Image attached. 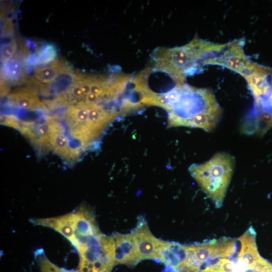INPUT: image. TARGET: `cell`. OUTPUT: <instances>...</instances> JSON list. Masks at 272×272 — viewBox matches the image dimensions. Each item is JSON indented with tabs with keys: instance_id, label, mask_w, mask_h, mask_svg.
I'll use <instances>...</instances> for the list:
<instances>
[{
	"instance_id": "1",
	"label": "cell",
	"mask_w": 272,
	"mask_h": 272,
	"mask_svg": "<svg viewBox=\"0 0 272 272\" xmlns=\"http://www.w3.org/2000/svg\"><path fill=\"white\" fill-rule=\"evenodd\" d=\"M157 105L169 112L170 126L191 127L199 115L222 109L212 90L197 88L183 84L162 96H157Z\"/></svg>"
},
{
	"instance_id": "2",
	"label": "cell",
	"mask_w": 272,
	"mask_h": 272,
	"mask_svg": "<svg viewBox=\"0 0 272 272\" xmlns=\"http://www.w3.org/2000/svg\"><path fill=\"white\" fill-rule=\"evenodd\" d=\"M226 43H216L197 35L187 44L165 52V70L177 85L185 84L186 77L201 70L206 58L221 51Z\"/></svg>"
},
{
	"instance_id": "3",
	"label": "cell",
	"mask_w": 272,
	"mask_h": 272,
	"mask_svg": "<svg viewBox=\"0 0 272 272\" xmlns=\"http://www.w3.org/2000/svg\"><path fill=\"white\" fill-rule=\"evenodd\" d=\"M234 158L226 152H219L200 164L189 168L192 177L213 201L221 208L224 200L235 167Z\"/></svg>"
},
{
	"instance_id": "4",
	"label": "cell",
	"mask_w": 272,
	"mask_h": 272,
	"mask_svg": "<svg viewBox=\"0 0 272 272\" xmlns=\"http://www.w3.org/2000/svg\"><path fill=\"white\" fill-rule=\"evenodd\" d=\"M244 45L243 38L227 43L221 51L204 59L202 66L219 65L241 75L252 61L244 52Z\"/></svg>"
},
{
	"instance_id": "5",
	"label": "cell",
	"mask_w": 272,
	"mask_h": 272,
	"mask_svg": "<svg viewBox=\"0 0 272 272\" xmlns=\"http://www.w3.org/2000/svg\"><path fill=\"white\" fill-rule=\"evenodd\" d=\"M245 80L254 99L272 91V69L253 61L240 75Z\"/></svg>"
},
{
	"instance_id": "6",
	"label": "cell",
	"mask_w": 272,
	"mask_h": 272,
	"mask_svg": "<svg viewBox=\"0 0 272 272\" xmlns=\"http://www.w3.org/2000/svg\"><path fill=\"white\" fill-rule=\"evenodd\" d=\"M187 257L188 245L159 239L155 259L165 264V272H179Z\"/></svg>"
},
{
	"instance_id": "7",
	"label": "cell",
	"mask_w": 272,
	"mask_h": 272,
	"mask_svg": "<svg viewBox=\"0 0 272 272\" xmlns=\"http://www.w3.org/2000/svg\"><path fill=\"white\" fill-rule=\"evenodd\" d=\"M130 234L140 260L155 259L159 239L152 234L144 217L138 218L137 226L132 230Z\"/></svg>"
},
{
	"instance_id": "8",
	"label": "cell",
	"mask_w": 272,
	"mask_h": 272,
	"mask_svg": "<svg viewBox=\"0 0 272 272\" xmlns=\"http://www.w3.org/2000/svg\"><path fill=\"white\" fill-rule=\"evenodd\" d=\"M115 244V264H124L133 267L141 260L138 256L135 245L130 234H113Z\"/></svg>"
},
{
	"instance_id": "9",
	"label": "cell",
	"mask_w": 272,
	"mask_h": 272,
	"mask_svg": "<svg viewBox=\"0 0 272 272\" xmlns=\"http://www.w3.org/2000/svg\"><path fill=\"white\" fill-rule=\"evenodd\" d=\"M10 100L15 105L29 109L44 107L35 91L29 87H20L12 92Z\"/></svg>"
},
{
	"instance_id": "10",
	"label": "cell",
	"mask_w": 272,
	"mask_h": 272,
	"mask_svg": "<svg viewBox=\"0 0 272 272\" xmlns=\"http://www.w3.org/2000/svg\"><path fill=\"white\" fill-rule=\"evenodd\" d=\"M49 123V142L55 152L63 157L71 156L69 141L64 134L63 127L53 120H48Z\"/></svg>"
},
{
	"instance_id": "11",
	"label": "cell",
	"mask_w": 272,
	"mask_h": 272,
	"mask_svg": "<svg viewBox=\"0 0 272 272\" xmlns=\"http://www.w3.org/2000/svg\"><path fill=\"white\" fill-rule=\"evenodd\" d=\"M69 71V67L57 59L47 66L35 68L34 77L42 83H49L53 82L61 74Z\"/></svg>"
},
{
	"instance_id": "12",
	"label": "cell",
	"mask_w": 272,
	"mask_h": 272,
	"mask_svg": "<svg viewBox=\"0 0 272 272\" xmlns=\"http://www.w3.org/2000/svg\"><path fill=\"white\" fill-rule=\"evenodd\" d=\"M253 122V132L259 136L263 135L272 127V110H254Z\"/></svg>"
},
{
	"instance_id": "13",
	"label": "cell",
	"mask_w": 272,
	"mask_h": 272,
	"mask_svg": "<svg viewBox=\"0 0 272 272\" xmlns=\"http://www.w3.org/2000/svg\"><path fill=\"white\" fill-rule=\"evenodd\" d=\"M56 55V51L54 46L51 44H48L37 54V64L50 62L54 60Z\"/></svg>"
},
{
	"instance_id": "14",
	"label": "cell",
	"mask_w": 272,
	"mask_h": 272,
	"mask_svg": "<svg viewBox=\"0 0 272 272\" xmlns=\"http://www.w3.org/2000/svg\"><path fill=\"white\" fill-rule=\"evenodd\" d=\"M20 55H17L5 66V75L9 79H14L18 76L21 68V60Z\"/></svg>"
},
{
	"instance_id": "15",
	"label": "cell",
	"mask_w": 272,
	"mask_h": 272,
	"mask_svg": "<svg viewBox=\"0 0 272 272\" xmlns=\"http://www.w3.org/2000/svg\"><path fill=\"white\" fill-rule=\"evenodd\" d=\"M17 49V44L14 40L1 47V60L3 63L10 61L15 54Z\"/></svg>"
},
{
	"instance_id": "16",
	"label": "cell",
	"mask_w": 272,
	"mask_h": 272,
	"mask_svg": "<svg viewBox=\"0 0 272 272\" xmlns=\"http://www.w3.org/2000/svg\"><path fill=\"white\" fill-rule=\"evenodd\" d=\"M69 92L75 99H81L85 96L79 84L74 78L73 83L69 89Z\"/></svg>"
},
{
	"instance_id": "17",
	"label": "cell",
	"mask_w": 272,
	"mask_h": 272,
	"mask_svg": "<svg viewBox=\"0 0 272 272\" xmlns=\"http://www.w3.org/2000/svg\"><path fill=\"white\" fill-rule=\"evenodd\" d=\"M99 97L96 94L90 93L88 95L86 96L85 102L87 104H96L99 100Z\"/></svg>"
},
{
	"instance_id": "18",
	"label": "cell",
	"mask_w": 272,
	"mask_h": 272,
	"mask_svg": "<svg viewBox=\"0 0 272 272\" xmlns=\"http://www.w3.org/2000/svg\"><path fill=\"white\" fill-rule=\"evenodd\" d=\"M6 124L8 125L9 124V126H13L14 127H17L18 126V122L16 119H14V118L9 117V118L6 119Z\"/></svg>"
}]
</instances>
